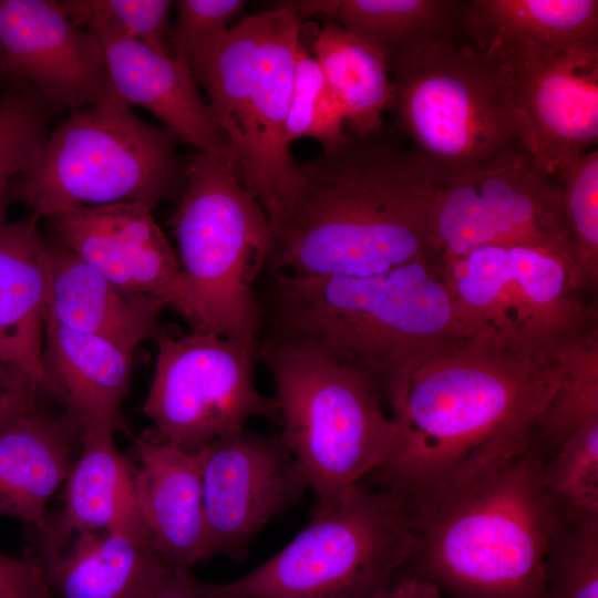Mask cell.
<instances>
[{
    "instance_id": "1",
    "label": "cell",
    "mask_w": 598,
    "mask_h": 598,
    "mask_svg": "<svg viewBox=\"0 0 598 598\" xmlns=\"http://www.w3.org/2000/svg\"><path fill=\"white\" fill-rule=\"evenodd\" d=\"M563 379L557 351L526 354L472 337L423 348L386 389L399 435L369 477L410 509L464 486L532 444Z\"/></svg>"
},
{
    "instance_id": "2",
    "label": "cell",
    "mask_w": 598,
    "mask_h": 598,
    "mask_svg": "<svg viewBox=\"0 0 598 598\" xmlns=\"http://www.w3.org/2000/svg\"><path fill=\"white\" fill-rule=\"evenodd\" d=\"M299 165L298 194L270 227L265 271L371 276L432 247L439 178L396 133L348 131Z\"/></svg>"
},
{
    "instance_id": "3",
    "label": "cell",
    "mask_w": 598,
    "mask_h": 598,
    "mask_svg": "<svg viewBox=\"0 0 598 598\" xmlns=\"http://www.w3.org/2000/svg\"><path fill=\"white\" fill-rule=\"evenodd\" d=\"M256 298L258 347L298 351L353 369L380 398L412 354L466 337L433 247L371 276L267 272Z\"/></svg>"
},
{
    "instance_id": "4",
    "label": "cell",
    "mask_w": 598,
    "mask_h": 598,
    "mask_svg": "<svg viewBox=\"0 0 598 598\" xmlns=\"http://www.w3.org/2000/svg\"><path fill=\"white\" fill-rule=\"evenodd\" d=\"M539 445L411 512L404 570L453 598H545V555L559 515Z\"/></svg>"
},
{
    "instance_id": "5",
    "label": "cell",
    "mask_w": 598,
    "mask_h": 598,
    "mask_svg": "<svg viewBox=\"0 0 598 598\" xmlns=\"http://www.w3.org/2000/svg\"><path fill=\"white\" fill-rule=\"evenodd\" d=\"M301 18L291 2L243 16L188 63L227 137V157L270 227L293 202L300 165L286 137Z\"/></svg>"
},
{
    "instance_id": "6",
    "label": "cell",
    "mask_w": 598,
    "mask_h": 598,
    "mask_svg": "<svg viewBox=\"0 0 598 598\" xmlns=\"http://www.w3.org/2000/svg\"><path fill=\"white\" fill-rule=\"evenodd\" d=\"M182 143L143 121L111 86L95 103L71 111L30 166L11 184L10 202L37 219L90 206L135 203L153 210L184 184Z\"/></svg>"
},
{
    "instance_id": "7",
    "label": "cell",
    "mask_w": 598,
    "mask_h": 598,
    "mask_svg": "<svg viewBox=\"0 0 598 598\" xmlns=\"http://www.w3.org/2000/svg\"><path fill=\"white\" fill-rule=\"evenodd\" d=\"M417 545L404 499L360 482L318 502L310 524L243 577L202 584L205 598H371Z\"/></svg>"
},
{
    "instance_id": "8",
    "label": "cell",
    "mask_w": 598,
    "mask_h": 598,
    "mask_svg": "<svg viewBox=\"0 0 598 598\" xmlns=\"http://www.w3.org/2000/svg\"><path fill=\"white\" fill-rule=\"evenodd\" d=\"M171 228L185 281L206 331L255 351L260 329L256 298L270 247L268 216L227 157L196 152Z\"/></svg>"
},
{
    "instance_id": "9",
    "label": "cell",
    "mask_w": 598,
    "mask_h": 598,
    "mask_svg": "<svg viewBox=\"0 0 598 598\" xmlns=\"http://www.w3.org/2000/svg\"><path fill=\"white\" fill-rule=\"evenodd\" d=\"M282 417L280 436L318 502L369 477L391 456L399 429L372 383L311 354L259 346Z\"/></svg>"
},
{
    "instance_id": "10",
    "label": "cell",
    "mask_w": 598,
    "mask_h": 598,
    "mask_svg": "<svg viewBox=\"0 0 598 598\" xmlns=\"http://www.w3.org/2000/svg\"><path fill=\"white\" fill-rule=\"evenodd\" d=\"M456 34L424 41L389 63V110L439 179L519 143L496 72Z\"/></svg>"
},
{
    "instance_id": "11",
    "label": "cell",
    "mask_w": 598,
    "mask_h": 598,
    "mask_svg": "<svg viewBox=\"0 0 598 598\" xmlns=\"http://www.w3.org/2000/svg\"><path fill=\"white\" fill-rule=\"evenodd\" d=\"M443 266L466 337L539 355L594 327L574 260L557 248L489 244Z\"/></svg>"
},
{
    "instance_id": "12",
    "label": "cell",
    "mask_w": 598,
    "mask_h": 598,
    "mask_svg": "<svg viewBox=\"0 0 598 598\" xmlns=\"http://www.w3.org/2000/svg\"><path fill=\"white\" fill-rule=\"evenodd\" d=\"M154 375L142 412L151 433L193 455L244 429L254 416L278 413L274 396L254 383L257 353L210 331L155 337Z\"/></svg>"
},
{
    "instance_id": "13",
    "label": "cell",
    "mask_w": 598,
    "mask_h": 598,
    "mask_svg": "<svg viewBox=\"0 0 598 598\" xmlns=\"http://www.w3.org/2000/svg\"><path fill=\"white\" fill-rule=\"evenodd\" d=\"M504 243L543 244L573 258L559 184L520 143L439 179L433 202L431 245L443 264Z\"/></svg>"
},
{
    "instance_id": "14",
    "label": "cell",
    "mask_w": 598,
    "mask_h": 598,
    "mask_svg": "<svg viewBox=\"0 0 598 598\" xmlns=\"http://www.w3.org/2000/svg\"><path fill=\"white\" fill-rule=\"evenodd\" d=\"M493 70L518 141L543 174L555 179L597 145L598 41Z\"/></svg>"
},
{
    "instance_id": "15",
    "label": "cell",
    "mask_w": 598,
    "mask_h": 598,
    "mask_svg": "<svg viewBox=\"0 0 598 598\" xmlns=\"http://www.w3.org/2000/svg\"><path fill=\"white\" fill-rule=\"evenodd\" d=\"M202 476L207 557L236 555L308 486L278 435L244 429L195 454Z\"/></svg>"
},
{
    "instance_id": "16",
    "label": "cell",
    "mask_w": 598,
    "mask_h": 598,
    "mask_svg": "<svg viewBox=\"0 0 598 598\" xmlns=\"http://www.w3.org/2000/svg\"><path fill=\"white\" fill-rule=\"evenodd\" d=\"M60 241L125 292L159 299L192 331H206L172 244L135 203L75 208L47 218Z\"/></svg>"
},
{
    "instance_id": "17",
    "label": "cell",
    "mask_w": 598,
    "mask_h": 598,
    "mask_svg": "<svg viewBox=\"0 0 598 598\" xmlns=\"http://www.w3.org/2000/svg\"><path fill=\"white\" fill-rule=\"evenodd\" d=\"M0 58L54 111L91 105L111 89L99 43L58 1L0 0Z\"/></svg>"
},
{
    "instance_id": "18",
    "label": "cell",
    "mask_w": 598,
    "mask_h": 598,
    "mask_svg": "<svg viewBox=\"0 0 598 598\" xmlns=\"http://www.w3.org/2000/svg\"><path fill=\"white\" fill-rule=\"evenodd\" d=\"M86 31L100 45L111 86L128 105L146 109L196 152L227 157L226 134L186 62L110 30Z\"/></svg>"
},
{
    "instance_id": "19",
    "label": "cell",
    "mask_w": 598,
    "mask_h": 598,
    "mask_svg": "<svg viewBox=\"0 0 598 598\" xmlns=\"http://www.w3.org/2000/svg\"><path fill=\"white\" fill-rule=\"evenodd\" d=\"M37 561L59 598H144L172 567L150 535L82 532L63 539L34 533Z\"/></svg>"
},
{
    "instance_id": "20",
    "label": "cell",
    "mask_w": 598,
    "mask_h": 598,
    "mask_svg": "<svg viewBox=\"0 0 598 598\" xmlns=\"http://www.w3.org/2000/svg\"><path fill=\"white\" fill-rule=\"evenodd\" d=\"M134 491L153 545L172 567L190 570L207 558L200 470L195 455L156 439L134 437Z\"/></svg>"
},
{
    "instance_id": "21",
    "label": "cell",
    "mask_w": 598,
    "mask_h": 598,
    "mask_svg": "<svg viewBox=\"0 0 598 598\" xmlns=\"http://www.w3.org/2000/svg\"><path fill=\"white\" fill-rule=\"evenodd\" d=\"M30 217L0 224V364L59 401L43 360L48 239Z\"/></svg>"
},
{
    "instance_id": "22",
    "label": "cell",
    "mask_w": 598,
    "mask_h": 598,
    "mask_svg": "<svg viewBox=\"0 0 598 598\" xmlns=\"http://www.w3.org/2000/svg\"><path fill=\"white\" fill-rule=\"evenodd\" d=\"M460 29L499 68L598 41V1H463Z\"/></svg>"
},
{
    "instance_id": "23",
    "label": "cell",
    "mask_w": 598,
    "mask_h": 598,
    "mask_svg": "<svg viewBox=\"0 0 598 598\" xmlns=\"http://www.w3.org/2000/svg\"><path fill=\"white\" fill-rule=\"evenodd\" d=\"M47 239V317L132 354L143 341L155 339L165 308L159 299L123 291L63 244Z\"/></svg>"
},
{
    "instance_id": "24",
    "label": "cell",
    "mask_w": 598,
    "mask_h": 598,
    "mask_svg": "<svg viewBox=\"0 0 598 598\" xmlns=\"http://www.w3.org/2000/svg\"><path fill=\"white\" fill-rule=\"evenodd\" d=\"M43 360L59 402L83 430L127 432L120 409L128 390L132 353L47 317Z\"/></svg>"
},
{
    "instance_id": "25",
    "label": "cell",
    "mask_w": 598,
    "mask_h": 598,
    "mask_svg": "<svg viewBox=\"0 0 598 598\" xmlns=\"http://www.w3.org/2000/svg\"><path fill=\"white\" fill-rule=\"evenodd\" d=\"M113 435L102 429L83 430L81 452L65 480L64 511L34 530L53 539L82 532L151 536L136 503L134 464L116 448Z\"/></svg>"
},
{
    "instance_id": "26",
    "label": "cell",
    "mask_w": 598,
    "mask_h": 598,
    "mask_svg": "<svg viewBox=\"0 0 598 598\" xmlns=\"http://www.w3.org/2000/svg\"><path fill=\"white\" fill-rule=\"evenodd\" d=\"M83 429L64 412L27 415L0 433V517L33 528L45 523V506L66 480Z\"/></svg>"
},
{
    "instance_id": "27",
    "label": "cell",
    "mask_w": 598,
    "mask_h": 598,
    "mask_svg": "<svg viewBox=\"0 0 598 598\" xmlns=\"http://www.w3.org/2000/svg\"><path fill=\"white\" fill-rule=\"evenodd\" d=\"M300 18L326 16L386 59L435 37L458 32L463 1L313 0L291 1Z\"/></svg>"
},
{
    "instance_id": "28",
    "label": "cell",
    "mask_w": 598,
    "mask_h": 598,
    "mask_svg": "<svg viewBox=\"0 0 598 598\" xmlns=\"http://www.w3.org/2000/svg\"><path fill=\"white\" fill-rule=\"evenodd\" d=\"M310 51L342 109L347 131L364 135L382 130L392 93L384 55L331 20L324 21Z\"/></svg>"
},
{
    "instance_id": "29",
    "label": "cell",
    "mask_w": 598,
    "mask_h": 598,
    "mask_svg": "<svg viewBox=\"0 0 598 598\" xmlns=\"http://www.w3.org/2000/svg\"><path fill=\"white\" fill-rule=\"evenodd\" d=\"M557 353L564 379L534 436L545 460L569 434L598 421L597 327L564 343Z\"/></svg>"
},
{
    "instance_id": "30",
    "label": "cell",
    "mask_w": 598,
    "mask_h": 598,
    "mask_svg": "<svg viewBox=\"0 0 598 598\" xmlns=\"http://www.w3.org/2000/svg\"><path fill=\"white\" fill-rule=\"evenodd\" d=\"M54 110L28 83L11 78L0 93V224L7 220L12 181L33 162Z\"/></svg>"
},
{
    "instance_id": "31",
    "label": "cell",
    "mask_w": 598,
    "mask_h": 598,
    "mask_svg": "<svg viewBox=\"0 0 598 598\" xmlns=\"http://www.w3.org/2000/svg\"><path fill=\"white\" fill-rule=\"evenodd\" d=\"M545 598H598V516L559 513L545 555Z\"/></svg>"
},
{
    "instance_id": "32",
    "label": "cell",
    "mask_w": 598,
    "mask_h": 598,
    "mask_svg": "<svg viewBox=\"0 0 598 598\" xmlns=\"http://www.w3.org/2000/svg\"><path fill=\"white\" fill-rule=\"evenodd\" d=\"M575 268L584 289L598 281V151H588L556 178Z\"/></svg>"
},
{
    "instance_id": "33",
    "label": "cell",
    "mask_w": 598,
    "mask_h": 598,
    "mask_svg": "<svg viewBox=\"0 0 598 598\" xmlns=\"http://www.w3.org/2000/svg\"><path fill=\"white\" fill-rule=\"evenodd\" d=\"M347 132L342 109L310 48L303 42L301 31L286 126L287 141L291 145L300 138H313L322 150H330L344 138Z\"/></svg>"
},
{
    "instance_id": "34",
    "label": "cell",
    "mask_w": 598,
    "mask_h": 598,
    "mask_svg": "<svg viewBox=\"0 0 598 598\" xmlns=\"http://www.w3.org/2000/svg\"><path fill=\"white\" fill-rule=\"evenodd\" d=\"M544 481L559 513L598 516V421L569 434L546 457Z\"/></svg>"
},
{
    "instance_id": "35",
    "label": "cell",
    "mask_w": 598,
    "mask_h": 598,
    "mask_svg": "<svg viewBox=\"0 0 598 598\" xmlns=\"http://www.w3.org/2000/svg\"><path fill=\"white\" fill-rule=\"evenodd\" d=\"M71 20L84 30L105 29L171 55L168 49V0H63Z\"/></svg>"
},
{
    "instance_id": "36",
    "label": "cell",
    "mask_w": 598,
    "mask_h": 598,
    "mask_svg": "<svg viewBox=\"0 0 598 598\" xmlns=\"http://www.w3.org/2000/svg\"><path fill=\"white\" fill-rule=\"evenodd\" d=\"M176 20L168 33V49L174 59L187 64L239 20L244 0H179L175 2Z\"/></svg>"
},
{
    "instance_id": "37",
    "label": "cell",
    "mask_w": 598,
    "mask_h": 598,
    "mask_svg": "<svg viewBox=\"0 0 598 598\" xmlns=\"http://www.w3.org/2000/svg\"><path fill=\"white\" fill-rule=\"evenodd\" d=\"M0 598H59L47 585L37 561L0 551Z\"/></svg>"
},
{
    "instance_id": "38",
    "label": "cell",
    "mask_w": 598,
    "mask_h": 598,
    "mask_svg": "<svg viewBox=\"0 0 598 598\" xmlns=\"http://www.w3.org/2000/svg\"><path fill=\"white\" fill-rule=\"evenodd\" d=\"M38 391L21 375L0 365V433L38 412Z\"/></svg>"
},
{
    "instance_id": "39",
    "label": "cell",
    "mask_w": 598,
    "mask_h": 598,
    "mask_svg": "<svg viewBox=\"0 0 598 598\" xmlns=\"http://www.w3.org/2000/svg\"><path fill=\"white\" fill-rule=\"evenodd\" d=\"M442 591L400 567L371 598H443Z\"/></svg>"
},
{
    "instance_id": "40",
    "label": "cell",
    "mask_w": 598,
    "mask_h": 598,
    "mask_svg": "<svg viewBox=\"0 0 598 598\" xmlns=\"http://www.w3.org/2000/svg\"><path fill=\"white\" fill-rule=\"evenodd\" d=\"M144 598H205L202 582L188 569L171 567Z\"/></svg>"
},
{
    "instance_id": "41",
    "label": "cell",
    "mask_w": 598,
    "mask_h": 598,
    "mask_svg": "<svg viewBox=\"0 0 598 598\" xmlns=\"http://www.w3.org/2000/svg\"><path fill=\"white\" fill-rule=\"evenodd\" d=\"M10 80H11V76L8 73V71L6 70V68H4V65H3L2 61H1V58H0V93L4 90V87L10 82Z\"/></svg>"
},
{
    "instance_id": "42",
    "label": "cell",
    "mask_w": 598,
    "mask_h": 598,
    "mask_svg": "<svg viewBox=\"0 0 598 598\" xmlns=\"http://www.w3.org/2000/svg\"><path fill=\"white\" fill-rule=\"evenodd\" d=\"M1 365V364H0Z\"/></svg>"
}]
</instances>
